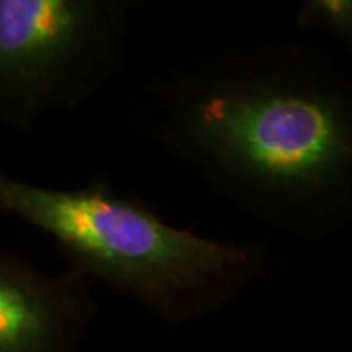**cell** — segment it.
I'll list each match as a JSON object with an SVG mask.
<instances>
[{
    "label": "cell",
    "mask_w": 352,
    "mask_h": 352,
    "mask_svg": "<svg viewBox=\"0 0 352 352\" xmlns=\"http://www.w3.org/2000/svg\"><path fill=\"white\" fill-rule=\"evenodd\" d=\"M152 135L214 195L307 243L352 222V80L318 44H232L153 90Z\"/></svg>",
    "instance_id": "obj_1"
},
{
    "label": "cell",
    "mask_w": 352,
    "mask_h": 352,
    "mask_svg": "<svg viewBox=\"0 0 352 352\" xmlns=\"http://www.w3.org/2000/svg\"><path fill=\"white\" fill-rule=\"evenodd\" d=\"M0 214L50 236L90 283L109 285L170 323L214 314L272 264L264 241H222L171 226L139 196L118 192L104 175L63 189L0 171Z\"/></svg>",
    "instance_id": "obj_2"
},
{
    "label": "cell",
    "mask_w": 352,
    "mask_h": 352,
    "mask_svg": "<svg viewBox=\"0 0 352 352\" xmlns=\"http://www.w3.org/2000/svg\"><path fill=\"white\" fill-rule=\"evenodd\" d=\"M139 0H0V121L30 131L122 72Z\"/></svg>",
    "instance_id": "obj_3"
},
{
    "label": "cell",
    "mask_w": 352,
    "mask_h": 352,
    "mask_svg": "<svg viewBox=\"0 0 352 352\" xmlns=\"http://www.w3.org/2000/svg\"><path fill=\"white\" fill-rule=\"evenodd\" d=\"M95 315L91 283L80 272L46 274L0 250V352H82Z\"/></svg>",
    "instance_id": "obj_4"
},
{
    "label": "cell",
    "mask_w": 352,
    "mask_h": 352,
    "mask_svg": "<svg viewBox=\"0 0 352 352\" xmlns=\"http://www.w3.org/2000/svg\"><path fill=\"white\" fill-rule=\"evenodd\" d=\"M298 30H315L352 47L351 0H303L296 12Z\"/></svg>",
    "instance_id": "obj_5"
}]
</instances>
